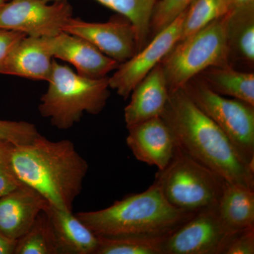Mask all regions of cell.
<instances>
[{
    "mask_svg": "<svg viewBox=\"0 0 254 254\" xmlns=\"http://www.w3.org/2000/svg\"><path fill=\"white\" fill-rule=\"evenodd\" d=\"M33 124L24 121H6L0 120V140L14 145L31 143L39 135Z\"/></svg>",
    "mask_w": 254,
    "mask_h": 254,
    "instance_id": "484cf974",
    "label": "cell"
},
{
    "mask_svg": "<svg viewBox=\"0 0 254 254\" xmlns=\"http://www.w3.org/2000/svg\"><path fill=\"white\" fill-rule=\"evenodd\" d=\"M46 2L58 0H44ZM129 20L136 31L138 52L148 43L150 21L158 0H95ZM137 52V53H138Z\"/></svg>",
    "mask_w": 254,
    "mask_h": 254,
    "instance_id": "44dd1931",
    "label": "cell"
},
{
    "mask_svg": "<svg viewBox=\"0 0 254 254\" xmlns=\"http://www.w3.org/2000/svg\"><path fill=\"white\" fill-rule=\"evenodd\" d=\"M17 240H11L0 234V254H14Z\"/></svg>",
    "mask_w": 254,
    "mask_h": 254,
    "instance_id": "4dcf8cb0",
    "label": "cell"
},
{
    "mask_svg": "<svg viewBox=\"0 0 254 254\" xmlns=\"http://www.w3.org/2000/svg\"><path fill=\"white\" fill-rule=\"evenodd\" d=\"M63 31L90 42L119 64L129 60L138 52L134 27L121 15L105 23L88 22L71 17L64 26Z\"/></svg>",
    "mask_w": 254,
    "mask_h": 254,
    "instance_id": "8fae6325",
    "label": "cell"
},
{
    "mask_svg": "<svg viewBox=\"0 0 254 254\" xmlns=\"http://www.w3.org/2000/svg\"><path fill=\"white\" fill-rule=\"evenodd\" d=\"M229 13L254 11V0H228Z\"/></svg>",
    "mask_w": 254,
    "mask_h": 254,
    "instance_id": "f546056e",
    "label": "cell"
},
{
    "mask_svg": "<svg viewBox=\"0 0 254 254\" xmlns=\"http://www.w3.org/2000/svg\"><path fill=\"white\" fill-rule=\"evenodd\" d=\"M6 0H0V7L6 3Z\"/></svg>",
    "mask_w": 254,
    "mask_h": 254,
    "instance_id": "1f68e13d",
    "label": "cell"
},
{
    "mask_svg": "<svg viewBox=\"0 0 254 254\" xmlns=\"http://www.w3.org/2000/svg\"><path fill=\"white\" fill-rule=\"evenodd\" d=\"M53 38L24 37L11 52L1 74L49 81L55 59Z\"/></svg>",
    "mask_w": 254,
    "mask_h": 254,
    "instance_id": "9a60e30c",
    "label": "cell"
},
{
    "mask_svg": "<svg viewBox=\"0 0 254 254\" xmlns=\"http://www.w3.org/2000/svg\"><path fill=\"white\" fill-rule=\"evenodd\" d=\"M166 237H98L95 254H164L163 243Z\"/></svg>",
    "mask_w": 254,
    "mask_h": 254,
    "instance_id": "cb8c5ba5",
    "label": "cell"
},
{
    "mask_svg": "<svg viewBox=\"0 0 254 254\" xmlns=\"http://www.w3.org/2000/svg\"><path fill=\"white\" fill-rule=\"evenodd\" d=\"M13 143L0 140V197L22 186L11 167V154Z\"/></svg>",
    "mask_w": 254,
    "mask_h": 254,
    "instance_id": "4316f807",
    "label": "cell"
},
{
    "mask_svg": "<svg viewBox=\"0 0 254 254\" xmlns=\"http://www.w3.org/2000/svg\"><path fill=\"white\" fill-rule=\"evenodd\" d=\"M254 254V227L231 234L222 254Z\"/></svg>",
    "mask_w": 254,
    "mask_h": 254,
    "instance_id": "83f0119b",
    "label": "cell"
},
{
    "mask_svg": "<svg viewBox=\"0 0 254 254\" xmlns=\"http://www.w3.org/2000/svg\"><path fill=\"white\" fill-rule=\"evenodd\" d=\"M229 13L228 0H193L186 9L180 41Z\"/></svg>",
    "mask_w": 254,
    "mask_h": 254,
    "instance_id": "603a6c76",
    "label": "cell"
},
{
    "mask_svg": "<svg viewBox=\"0 0 254 254\" xmlns=\"http://www.w3.org/2000/svg\"><path fill=\"white\" fill-rule=\"evenodd\" d=\"M186 10L166 28L159 32L141 50L125 63L120 64L109 78V86L127 99L133 88L158 64L178 43Z\"/></svg>",
    "mask_w": 254,
    "mask_h": 254,
    "instance_id": "30bf717a",
    "label": "cell"
},
{
    "mask_svg": "<svg viewBox=\"0 0 254 254\" xmlns=\"http://www.w3.org/2000/svg\"><path fill=\"white\" fill-rule=\"evenodd\" d=\"M218 209L230 234L254 227V190L226 181Z\"/></svg>",
    "mask_w": 254,
    "mask_h": 254,
    "instance_id": "ac0fdd59",
    "label": "cell"
},
{
    "mask_svg": "<svg viewBox=\"0 0 254 254\" xmlns=\"http://www.w3.org/2000/svg\"><path fill=\"white\" fill-rule=\"evenodd\" d=\"M195 213L174 208L154 183L145 191L127 195L108 208L75 214L100 237L168 236Z\"/></svg>",
    "mask_w": 254,
    "mask_h": 254,
    "instance_id": "3957f363",
    "label": "cell"
},
{
    "mask_svg": "<svg viewBox=\"0 0 254 254\" xmlns=\"http://www.w3.org/2000/svg\"><path fill=\"white\" fill-rule=\"evenodd\" d=\"M26 36H27L21 32L0 28V74L12 50L18 42Z\"/></svg>",
    "mask_w": 254,
    "mask_h": 254,
    "instance_id": "f1b7e54d",
    "label": "cell"
},
{
    "mask_svg": "<svg viewBox=\"0 0 254 254\" xmlns=\"http://www.w3.org/2000/svg\"><path fill=\"white\" fill-rule=\"evenodd\" d=\"M193 0H158L150 21V36L169 26L187 9Z\"/></svg>",
    "mask_w": 254,
    "mask_h": 254,
    "instance_id": "d4e9b609",
    "label": "cell"
},
{
    "mask_svg": "<svg viewBox=\"0 0 254 254\" xmlns=\"http://www.w3.org/2000/svg\"><path fill=\"white\" fill-rule=\"evenodd\" d=\"M169 93L166 77L160 63L132 91L131 100L125 109L127 128L161 117Z\"/></svg>",
    "mask_w": 254,
    "mask_h": 254,
    "instance_id": "2e32d148",
    "label": "cell"
},
{
    "mask_svg": "<svg viewBox=\"0 0 254 254\" xmlns=\"http://www.w3.org/2000/svg\"><path fill=\"white\" fill-rule=\"evenodd\" d=\"M228 14L230 64L235 60L252 67L254 64V11L230 12Z\"/></svg>",
    "mask_w": 254,
    "mask_h": 254,
    "instance_id": "ffe728a7",
    "label": "cell"
},
{
    "mask_svg": "<svg viewBox=\"0 0 254 254\" xmlns=\"http://www.w3.org/2000/svg\"><path fill=\"white\" fill-rule=\"evenodd\" d=\"M127 144L142 163L163 170L175 155L177 142L161 117L127 127Z\"/></svg>",
    "mask_w": 254,
    "mask_h": 254,
    "instance_id": "7c38bea8",
    "label": "cell"
},
{
    "mask_svg": "<svg viewBox=\"0 0 254 254\" xmlns=\"http://www.w3.org/2000/svg\"><path fill=\"white\" fill-rule=\"evenodd\" d=\"M226 181L177 144L173 159L158 170L153 183L174 208L187 213L218 204Z\"/></svg>",
    "mask_w": 254,
    "mask_h": 254,
    "instance_id": "5b68a950",
    "label": "cell"
},
{
    "mask_svg": "<svg viewBox=\"0 0 254 254\" xmlns=\"http://www.w3.org/2000/svg\"><path fill=\"white\" fill-rule=\"evenodd\" d=\"M11 0L0 7V28L30 37H55L72 16L68 0Z\"/></svg>",
    "mask_w": 254,
    "mask_h": 254,
    "instance_id": "ba28073f",
    "label": "cell"
},
{
    "mask_svg": "<svg viewBox=\"0 0 254 254\" xmlns=\"http://www.w3.org/2000/svg\"><path fill=\"white\" fill-rule=\"evenodd\" d=\"M231 234L219 215L218 204L200 210L165 237L164 254H222Z\"/></svg>",
    "mask_w": 254,
    "mask_h": 254,
    "instance_id": "9c48e42d",
    "label": "cell"
},
{
    "mask_svg": "<svg viewBox=\"0 0 254 254\" xmlns=\"http://www.w3.org/2000/svg\"><path fill=\"white\" fill-rule=\"evenodd\" d=\"M198 77L215 93L231 97L254 106V74L240 71L230 64L211 66Z\"/></svg>",
    "mask_w": 254,
    "mask_h": 254,
    "instance_id": "d6986e66",
    "label": "cell"
},
{
    "mask_svg": "<svg viewBox=\"0 0 254 254\" xmlns=\"http://www.w3.org/2000/svg\"><path fill=\"white\" fill-rule=\"evenodd\" d=\"M11 167L20 182L48 204L72 212L88 173V163L69 140L52 141L41 134L23 145H12Z\"/></svg>",
    "mask_w": 254,
    "mask_h": 254,
    "instance_id": "6da1fadb",
    "label": "cell"
},
{
    "mask_svg": "<svg viewBox=\"0 0 254 254\" xmlns=\"http://www.w3.org/2000/svg\"><path fill=\"white\" fill-rule=\"evenodd\" d=\"M48 82L38 110L59 129L71 128L85 113L98 115L110 98L109 77H84L55 59Z\"/></svg>",
    "mask_w": 254,
    "mask_h": 254,
    "instance_id": "277c9868",
    "label": "cell"
},
{
    "mask_svg": "<svg viewBox=\"0 0 254 254\" xmlns=\"http://www.w3.org/2000/svg\"><path fill=\"white\" fill-rule=\"evenodd\" d=\"M53 55L55 59L71 64L78 74L87 78L106 77L120 65L90 42L64 31L53 38Z\"/></svg>",
    "mask_w": 254,
    "mask_h": 254,
    "instance_id": "5bb4252c",
    "label": "cell"
},
{
    "mask_svg": "<svg viewBox=\"0 0 254 254\" xmlns=\"http://www.w3.org/2000/svg\"><path fill=\"white\" fill-rule=\"evenodd\" d=\"M182 88L225 133L241 160L254 170V105L215 93L198 76Z\"/></svg>",
    "mask_w": 254,
    "mask_h": 254,
    "instance_id": "52a82bcc",
    "label": "cell"
},
{
    "mask_svg": "<svg viewBox=\"0 0 254 254\" xmlns=\"http://www.w3.org/2000/svg\"><path fill=\"white\" fill-rule=\"evenodd\" d=\"M14 254H60L46 212H41L30 230L18 239Z\"/></svg>",
    "mask_w": 254,
    "mask_h": 254,
    "instance_id": "7402d4cb",
    "label": "cell"
},
{
    "mask_svg": "<svg viewBox=\"0 0 254 254\" xmlns=\"http://www.w3.org/2000/svg\"><path fill=\"white\" fill-rule=\"evenodd\" d=\"M48 202L26 185L0 197V234L18 240L30 230Z\"/></svg>",
    "mask_w": 254,
    "mask_h": 254,
    "instance_id": "4fadbf2b",
    "label": "cell"
},
{
    "mask_svg": "<svg viewBox=\"0 0 254 254\" xmlns=\"http://www.w3.org/2000/svg\"><path fill=\"white\" fill-rule=\"evenodd\" d=\"M161 118L185 153L225 181L254 190V170L240 158L226 135L183 88L170 92Z\"/></svg>",
    "mask_w": 254,
    "mask_h": 254,
    "instance_id": "7a4b0ae2",
    "label": "cell"
},
{
    "mask_svg": "<svg viewBox=\"0 0 254 254\" xmlns=\"http://www.w3.org/2000/svg\"><path fill=\"white\" fill-rule=\"evenodd\" d=\"M53 227L60 254H95L98 237L72 212L48 205L45 210Z\"/></svg>",
    "mask_w": 254,
    "mask_h": 254,
    "instance_id": "e0dca14e",
    "label": "cell"
},
{
    "mask_svg": "<svg viewBox=\"0 0 254 254\" xmlns=\"http://www.w3.org/2000/svg\"><path fill=\"white\" fill-rule=\"evenodd\" d=\"M229 14L179 41L160 62L169 92L183 88L211 66L230 64L227 41Z\"/></svg>",
    "mask_w": 254,
    "mask_h": 254,
    "instance_id": "8992f818",
    "label": "cell"
}]
</instances>
